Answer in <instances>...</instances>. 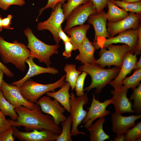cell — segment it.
I'll list each match as a JSON object with an SVG mask.
<instances>
[{"mask_svg":"<svg viewBox=\"0 0 141 141\" xmlns=\"http://www.w3.org/2000/svg\"><path fill=\"white\" fill-rule=\"evenodd\" d=\"M14 109L18 116L16 121L9 119L12 126H24L27 131L34 129L48 130L59 134L61 132V128L55 124L52 117L48 114H43L40 106L36 103L34 104L32 109L21 106Z\"/></svg>","mask_w":141,"mask_h":141,"instance_id":"cell-1","label":"cell"},{"mask_svg":"<svg viewBox=\"0 0 141 141\" xmlns=\"http://www.w3.org/2000/svg\"><path fill=\"white\" fill-rule=\"evenodd\" d=\"M30 54V50L24 44L17 40L12 43L8 42L0 35V55L5 63H12L20 71H24L26 61Z\"/></svg>","mask_w":141,"mask_h":141,"instance_id":"cell-2","label":"cell"},{"mask_svg":"<svg viewBox=\"0 0 141 141\" xmlns=\"http://www.w3.org/2000/svg\"><path fill=\"white\" fill-rule=\"evenodd\" d=\"M120 69V68L116 66L105 69L95 64L87 63L80 66L78 70L89 74L92 79L91 84L84 89V91L88 92L91 89L95 88L96 93L99 94L107 85L116 77Z\"/></svg>","mask_w":141,"mask_h":141,"instance_id":"cell-3","label":"cell"},{"mask_svg":"<svg viewBox=\"0 0 141 141\" xmlns=\"http://www.w3.org/2000/svg\"><path fill=\"white\" fill-rule=\"evenodd\" d=\"M28 41L27 48L30 49L29 57L37 59L40 62L44 63L47 67H50L51 63L50 57L52 55L57 54L58 44L51 45L47 44L39 40L33 33L29 28H26L24 31Z\"/></svg>","mask_w":141,"mask_h":141,"instance_id":"cell-4","label":"cell"},{"mask_svg":"<svg viewBox=\"0 0 141 141\" xmlns=\"http://www.w3.org/2000/svg\"><path fill=\"white\" fill-rule=\"evenodd\" d=\"M64 75L56 82L51 84H42L37 83L30 78L25 81L19 88L23 97L30 102L35 103L39 98L48 92H55L66 83Z\"/></svg>","mask_w":141,"mask_h":141,"instance_id":"cell-5","label":"cell"},{"mask_svg":"<svg viewBox=\"0 0 141 141\" xmlns=\"http://www.w3.org/2000/svg\"><path fill=\"white\" fill-rule=\"evenodd\" d=\"M100 57L95 64L102 68L114 65L121 68L125 55L131 53V49L127 44L115 45L111 44L101 48Z\"/></svg>","mask_w":141,"mask_h":141,"instance_id":"cell-6","label":"cell"},{"mask_svg":"<svg viewBox=\"0 0 141 141\" xmlns=\"http://www.w3.org/2000/svg\"><path fill=\"white\" fill-rule=\"evenodd\" d=\"M70 95V113L72 117V124L71 135L76 136L80 134L85 135V133L79 131L78 127V125L82 122L87 113L83 108L84 106L88 103L89 98L87 93L83 96L76 97L74 93L72 92Z\"/></svg>","mask_w":141,"mask_h":141,"instance_id":"cell-7","label":"cell"},{"mask_svg":"<svg viewBox=\"0 0 141 141\" xmlns=\"http://www.w3.org/2000/svg\"><path fill=\"white\" fill-rule=\"evenodd\" d=\"M87 20L88 24L93 25L95 31V38L92 43L96 50L99 49L106 38H110L106 27V13L103 10L99 13L91 14Z\"/></svg>","mask_w":141,"mask_h":141,"instance_id":"cell-8","label":"cell"},{"mask_svg":"<svg viewBox=\"0 0 141 141\" xmlns=\"http://www.w3.org/2000/svg\"><path fill=\"white\" fill-rule=\"evenodd\" d=\"M62 3L60 2L57 4L48 19L43 22H39L37 26L39 31L47 30L50 31L52 34L56 44H58L61 40L57 33L58 30L65 20L62 7Z\"/></svg>","mask_w":141,"mask_h":141,"instance_id":"cell-9","label":"cell"},{"mask_svg":"<svg viewBox=\"0 0 141 141\" xmlns=\"http://www.w3.org/2000/svg\"><path fill=\"white\" fill-rule=\"evenodd\" d=\"M96 13L95 9L91 1L79 5L72 11L66 19L63 31L66 32L72 27L83 24L90 15Z\"/></svg>","mask_w":141,"mask_h":141,"instance_id":"cell-10","label":"cell"},{"mask_svg":"<svg viewBox=\"0 0 141 141\" xmlns=\"http://www.w3.org/2000/svg\"><path fill=\"white\" fill-rule=\"evenodd\" d=\"M36 103L40 106L42 112L52 117L55 124L58 125L67 118L63 114L65 109L54 98L52 100L49 96H43L39 98Z\"/></svg>","mask_w":141,"mask_h":141,"instance_id":"cell-11","label":"cell"},{"mask_svg":"<svg viewBox=\"0 0 141 141\" xmlns=\"http://www.w3.org/2000/svg\"><path fill=\"white\" fill-rule=\"evenodd\" d=\"M0 90L5 99L15 108L23 106L29 109L33 108L34 103L26 100L21 94L19 88L16 85L9 84L3 79Z\"/></svg>","mask_w":141,"mask_h":141,"instance_id":"cell-12","label":"cell"},{"mask_svg":"<svg viewBox=\"0 0 141 141\" xmlns=\"http://www.w3.org/2000/svg\"><path fill=\"white\" fill-rule=\"evenodd\" d=\"M141 15L130 12L125 18L117 22L107 23V29L110 38L130 29L137 30L141 25Z\"/></svg>","mask_w":141,"mask_h":141,"instance_id":"cell-13","label":"cell"},{"mask_svg":"<svg viewBox=\"0 0 141 141\" xmlns=\"http://www.w3.org/2000/svg\"><path fill=\"white\" fill-rule=\"evenodd\" d=\"M112 104L111 99L105 100L103 102H100L95 98V94H93L91 105L88 108L87 114L82 122L83 127L87 128L96 119L104 117L110 113V111L106 110L107 107Z\"/></svg>","mask_w":141,"mask_h":141,"instance_id":"cell-14","label":"cell"},{"mask_svg":"<svg viewBox=\"0 0 141 141\" xmlns=\"http://www.w3.org/2000/svg\"><path fill=\"white\" fill-rule=\"evenodd\" d=\"M33 130L31 132H22L14 127L13 136L21 141H55L59 135L48 130Z\"/></svg>","mask_w":141,"mask_h":141,"instance_id":"cell-15","label":"cell"},{"mask_svg":"<svg viewBox=\"0 0 141 141\" xmlns=\"http://www.w3.org/2000/svg\"><path fill=\"white\" fill-rule=\"evenodd\" d=\"M128 90L123 85L120 88L111 91L113 96L111 98L112 104L114 106L116 113L121 114L126 113H135L132 108V103L127 97Z\"/></svg>","mask_w":141,"mask_h":141,"instance_id":"cell-16","label":"cell"},{"mask_svg":"<svg viewBox=\"0 0 141 141\" xmlns=\"http://www.w3.org/2000/svg\"><path fill=\"white\" fill-rule=\"evenodd\" d=\"M141 118V114L124 116L115 112L111 116L112 130L116 135L125 134L129 129L136 125V121Z\"/></svg>","mask_w":141,"mask_h":141,"instance_id":"cell-17","label":"cell"},{"mask_svg":"<svg viewBox=\"0 0 141 141\" xmlns=\"http://www.w3.org/2000/svg\"><path fill=\"white\" fill-rule=\"evenodd\" d=\"M138 40V34L137 30L128 29L120 32L116 36L106 39L100 48L114 43H123L130 47L131 53L134 54Z\"/></svg>","mask_w":141,"mask_h":141,"instance_id":"cell-18","label":"cell"},{"mask_svg":"<svg viewBox=\"0 0 141 141\" xmlns=\"http://www.w3.org/2000/svg\"><path fill=\"white\" fill-rule=\"evenodd\" d=\"M136 54L129 52L124 56L120 72L116 77L111 81L109 84L116 89L121 87L123 85L122 82L126 75L130 73L137 62Z\"/></svg>","mask_w":141,"mask_h":141,"instance_id":"cell-19","label":"cell"},{"mask_svg":"<svg viewBox=\"0 0 141 141\" xmlns=\"http://www.w3.org/2000/svg\"><path fill=\"white\" fill-rule=\"evenodd\" d=\"M26 63L28 64L29 67L26 75L22 79L11 83L12 85H16L19 88L25 81L35 76L44 73L55 75L58 73L57 69L54 67H44L38 65L34 62L33 58L30 57L26 60Z\"/></svg>","mask_w":141,"mask_h":141,"instance_id":"cell-20","label":"cell"},{"mask_svg":"<svg viewBox=\"0 0 141 141\" xmlns=\"http://www.w3.org/2000/svg\"><path fill=\"white\" fill-rule=\"evenodd\" d=\"M79 54L75 59L80 61L82 64H95L96 60L94 53L96 49L86 37L78 49Z\"/></svg>","mask_w":141,"mask_h":141,"instance_id":"cell-21","label":"cell"},{"mask_svg":"<svg viewBox=\"0 0 141 141\" xmlns=\"http://www.w3.org/2000/svg\"><path fill=\"white\" fill-rule=\"evenodd\" d=\"M90 27L89 24H83L72 27L66 32L70 36V42L74 47V50L78 49L86 37L87 31Z\"/></svg>","mask_w":141,"mask_h":141,"instance_id":"cell-22","label":"cell"},{"mask_svg":"<svg viewBox=\"0 0 141 141\" xmlns=\"http://www.w3.org/2000/svg\"><path fill=\"white\" fill-rule=\"evenodd\" d=\"M70 86L69 84L66 82L60 89L56 92H48L46 95L57 100L67 112L70 113V95L69 92Z\"/></svg>","mask_w":141,"mask_h":141,"instance_id":"cell-23","label":"cell"},{"mask_svg":"<svg viewBox=\"0 0 141 141\" xmlns=\"http://www.w3.org/2000/svg\"><path fill=\"white\" fill-rule=\"evenodd\" d=\"M105 121L104 117L99 118L87 128L90 133V141H103L109 138V136L105 132L103 128V125Z\"/></svg>","mask_w":141,"mask_h":141,"instance_id":"cell-24","label":"cell"},{"mask_svg":"<svg viewBox=\"0 0 141 141\" xmlns=\"http://www.w3.org/2000/svg\"><path fill=\"white\" fill-rule=\"evenodd\" d=\"M113 0L109 1L107 3L108 10L106 13V17L108 21L115 23L126 17L128 13L123 9L120 8Z\"/></svg>","mask_w":141,"mask_h":141,"instance_id":"cell-25","label":"cell"},{"mask_svg":"<svg viewBox=\"0 0 141 141\" xmlns=\"http://www.w3.org/2000/svg\"><path fill=\"white\" fill-rule=\"evenodd\" d=\"M15 107L11 104L5 98L0 90V110L6 116H9L11 120H17L18 115L15 110Z\"/></svg>","mask_w":141,"mask_h":141,"instance_id":"cell-26","label":"cell"},{"mask_svg":"<svg viewBox=\"0 0 141 141\" xmlns=\"http://www.w3.org/2000/svg\"><path fill=\"white\" fill-rule=\"evenodd\" d=\"M64 70L66 73L65 81L69 84L73 91L74 89L78 76L82 72L77 70L76 66L73 64H66L64 67Z\"/></svg>","mask_w":141,"mask_h":141,"instance_id":"cell-27","label":"cell"},{"mask_svg":"<svg viewBox=\"0 0 141 141\" xmlns=\"http://www.w3.org/2000/svg\"><path fill=\"white\" fill-rule=\"evenodd\" d=\"M72 118L70 115H69L66 120L62 122L61 124L62 129L61 133L57 138L56 141H73L71 134V126Z\"/></svg>","mask_w":141,"mask_h":141,"instance_id":"cell-28","label":"cell"},{"mask_svg":"<svg viewBox=\"0 0 141 141\" xmlns=\"http://www.w3.org/2000/svg\"><path fill=\"white\" fill-rule=\"evenodd\" d=\"M141 68L136 70L131 76L126 77L123 80L122 84L128 89L133 90L138 86L141 83Z\"/></svg>","mask_w":141,"mask_h":141,"instance_id":"cell-29","label":"cell"},{"mask_svg":"<svg viewBox=\"0 0 141 141\" xmlns=\"http://www.w3.org/2000/svg\"><path fill=\"white\" fill-rule=\"evenodd\" d=\"M113 1L118 7L127 12L141 15V1L131 3H127L119 0H113Z\"/></svg>","mask_w":141,"mask_h":141,"instance_id":"cell-30","label":"cell"},{"mask_svg":"<svg viewBox=\"0 0 141 141\" xmlns=\"http://www.w3.org/2000/svg\"><path fill=\"white\" fill-rule=\"evenodd\" d=\"M128 99L130 101L133 99L134 101L132 107L135 113L137 114H141V83L138 87L133 89V93Z\"/></svg>","mask_w":141,"mask_h":141,"instance_id":"cell-31","label":"cell"},{"mask_svg":"<svg viewBox=\"0 0 141 141\" xmlns=\"http://www.w3.org/2000/svg\"><path fill=\"white\" fill-rule=\"evenodd\" d=\"M91 0H68L66 3H63L62 7L63 9L65 20L74 9L80 5L89 2Z\"/></svg>","mask_w":141,"mask_h":141,"instance_id":"cell-32","label":"cell"},{"mask_svg":"<svg viewBox=\"0 0 141 141\" xmlns=\"http://www.w3.org/2000/svg\"><path fill=\"white\" fill-rule=\"evenodd\" d=\"M141 138V121L129 129L125 134V141H136Z\"/></svg>","mask_w":141,"mask_h":141,"instance_id":"cell-33","label":"cell"},{"mask_svg":"<svg viewBox=\"0 0 141 141\" xmlns=\"http://www.w3.org/2000/svg\"><path fill=\"white\" fill-rule=\"evenodd\" d=\"M87 74L83 72L78 76L75 83V90L77 97L84 95V85L85 80Z\"/></svg>","mask_w":141,"mask_h":141,"instance_id":"cell-34","label":"cell"},{"mask_svg":"<svg viewBox=\"0 0 141 141\" xmlns=\"http://www.w3.org/2000/svg\"><path fill=\"white\" fill-rule=\"evenodd\" d=\"M25 3L24 0H0V8L6 10L11 5L22 6Z\"/></svg>","mask_w":141,"mask_h":141,"instance_id":"cell-35","label":"cell"},{"mask_svg":"<svg viewBox=\"0 0 141 141\" xmlns=\"http://www.w3.org/2000/svg\"><path fill=\"white\" fill-rule=\"evenodd\" d=\"M14 127H12L0 133V141H14L15 137L13 136Z\"/></svg>","mask_w":141,"mask_h":141,"instance_id":"cell-36","label":"cell"},{"mask_svg":"<svg viewBox=\"0 0 141 141\" xmlns=\"http://www.w3.org/2000/svg\"><path fill=\"white\" fill-rule=\"evenodd\" d=\"M12 126L9 119L7 120L5 118V115L0 110V133Z\"/></svg>","mask_w":141,"mask_h":141,"instance_id":"cell-37","label":"cell"},{"mask_svg":"<svg viewBox=\"0 0 141 141\" xmlns=\"http://www.w3.org/2000/svg\"><path fill=\"white\" fill-rule=\"evenodd\" d=\"M111 0H91L95 9L97 13L103 10L108 1Z\"/></svg>","mask_w":141,"mask_h":141,"instance_id":"cell-38","label":"cell"},{"mask_svg":"<svg viewBox=\"0 0 141 141\" xmlns=\"http://www.w3.org/2000/svg\"><path fill=\"white\" fill-rule=\"evenodd\" d=\"M68 0H48L47 4L44 7L41 9L39 11V14L36 19V21L38 20L39 17L43 11L45 9L51 8L54 10L56 5L58 3L61 2L62 3H64L66 1Z\"/></svg>","mask_w":141,"mask_h":141,"instance_id":"cell-39","label":"cell"},{"mask_svg":"<svg viewBox=\"0 0 141 141\" xmlns=\"http://www.w3.org/2000/svg\"><path fill=\"white\" fill-rule=\"evenodd\" d=\"M63 43L65 50L63 53V55L66 58H69L71 56L72 52L74 50L73 46L70 41H67Z\"/></svg>","mask_w":141,"mask_h":141,"instance_id":"cell-40","label":"cell"},{"mask_svg":"<svg viewBox=\"0 0 141 141\" xmlns=\"http://www.w3.org/2000/svg\"><path fill=\"white\" fill-rule=\"evenodd\" d=\"M12 16L10 14L7 15L6 17L3 18L2 20V24L3 28L8 30L11 29L10 25Z\"/></svg>","mask_w":141,"mask_h":141,"instance_id":"cell-41","label":"cell"},{"mask_svg":"<svg viewBox=\"0 0 141 141\" xmlns=\"http://www.w3.org/2000/svg\"><path fill=\"white\" fill-rule=\"evenodd\" d=\"M138 34V40L134 54L139 55L141 53V25L137 30Z\"/></svg>","mask_w":141,"mask_h":141,"instance_id":"cell-42","label":"cell"},{"mask_svg":"<svg viewBox=\"0 0 141 141\" xmlns=\"http://www.w3.org/2000/svg\"><path fill=\"white\" fill-rule=\"evenodd\" d=\"M57 33L59 37L63 40V43L68 41H70L69 37L67 36L63 30L61 26L59 28Z\"/></svg>","mask_w":141,"mask_h":141,"instance_id":"cell-43","label":"cell"},{"mask_svg":"<svg viewBox=\"0 0 141 141\" xmlns=\"http://www.w3.org/2000/svg\"><path fill=\"white\" fill-rule=\"evenodd\" d=\"M0 68L3 71L4 74L8 77L12 78L14 77V74L0 61Z\"/></svg>","mask_w":141,"mask_h":141,"instance_id":"cell-44","label":"cell"},{"mask_svg":"<svg viewBox=\"0 0 141 141\" xmlns=\"http://www.w3.org/2000/svg\"><path fill=\"white\" fill-rule=\"evenodd\" d=\"M125 134L116 135V137L114 138V141H123L124 140Z\"/></svg>","mask_w":141,"mask_h":141,"instance_id":"cell-45","label":"cell"},{"mask_svg":"<svg viewBox=\"0 0 141 141\" xmlns=\"http://www.w3.org/2000/svg\"><path fill=\"white\" fill-rule=\"evenodd\" d=\"M141 68V57L140 56L139 61L136 63L133 69L136 70Z\"/></svg>","mask_w":141,"mask_h":141,"instance_id":"cell-46","label":"cell"},{"mask_svg":"<svg viewBox=\"0 0 141 141\" xmlns=\"http://www.w3.org/2000/svg\"><path fill=\"white\" fill-rule=\"evenodd\" d=\"M4 74L3 71L0 68V86L3 80V74Z\"/></svg>","mask_w":141,"mask_h":141,"instance_id":"cell-47","label":"cell"},{"mask_svg":"<svg viewBox=\"0 0 141 141\" xmlns=\"http://www.w3.org/2000/svg\"><path fill=\"white\" fill-rule=\"evenodd\" d=\"M127 3H134L141 1V0H121Z\"/></svg>","mask_w":141,"mask_h":141,"instance_id":"cell-48","label":"cell"},{"mask_svg":"<svg viewBox=\"0 0 141 141\" xmlns=\"http://www.w3.org/2000/svg\"><path fill=\"white\" fill-rule=\"evenodd\" d=\"M2 18L1 17V15L0 14V32H1L3 29V27L2 26Z\"/></svg>","mask_w":141,"mask_h":141,"instance_id":"cell-49","label":"cell"}]
</instances>
